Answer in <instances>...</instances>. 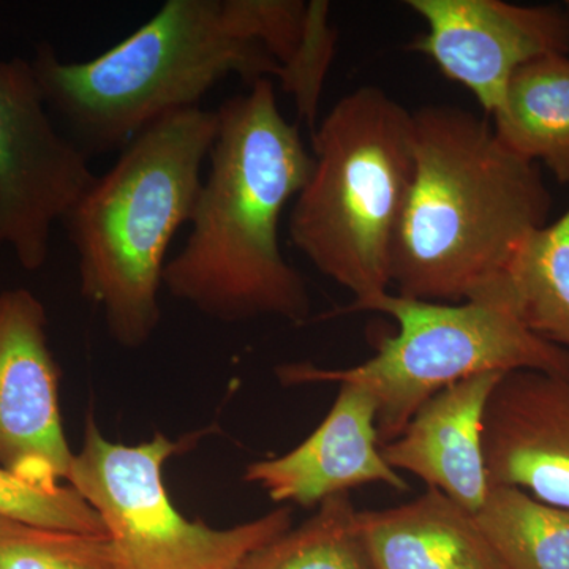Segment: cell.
<instances>
[{
    "label": "cell",
    "instance_id": "ac0fdd59",
    "mask_svg": "<svg viewBox=\"0 0 569 569\" xmlns=\"http://www.w3.org/2000/svg\"><path fill=\"white\" fill-rule=\"evenodd\" d=\"M238 569H373L350 493L318 505L317 515L253 550Z\"/></svg>",
    "mask_w": 569,
    "mask_h": 569
},
{
    "label": "cell",
    "instance_id": "8fae6325",
    "mask_svg": "<svg viewBox=\"0 0 569 569\" xmlns=\"http://www.w3.org/2000/svg\"><path fill=\"white\" fill-rule=\"evenodd\" d=\"M485 458L490 486L569 509V381L505 373L486 408Z\"/></svg>",
    "mask_w": 569,
    "mask_h": 569
},
{
    "label": "cell",
    "instance_id": "3957f363",
    "mask_svg": "<svg viewBox=\"0 0 569 569\" xmlns=\"http://www.w3.org/2000/svg\"><path fill=\"white\" fill-rule=\"evenodd\" d=\"M277 11V0H168L102 54L63 62L40 44L32 69L82 151H122L168 112L200 107L224 78L282 88L287 74L271 52Z\"/></svg>",
    "mask_w": 569,
    "mask_h": 569
},
{
    "label": "cell",
    "instance_id": "9a60e30c",
    "mask_svg": "<svg viewBox=\"0 0 569 569\" xmlns=\"http://www.w3.org/2000/svg\"><path fill=\"white\" fill-rule=\"evenodd\" d=\"M492 119L508 151L545 163L557 182L569 183V56H546L520 67Z\"/></svg>",
    "mask_w": 569,
    "mask_h": 569
},
{
    "label": "cell",
    "instance_id": "ffe728a7",
    "mask_svg": "<svg viewBox=\"0 0 569 569\" xmlns=\"http://www.w3.org/2000/svg\"><path fill=\"white\" fill-rule=\"evenodd\" d=\"M0 518L43 529L107 537L96 509L69 485L43 488L0 466Z\"/></svg>",
    "mask_w": 569,
    "mask_h": 569
},
{
    "label": "cell",
    "instance_id": "277c9868",
    "mask_svg": "<svg viewBox=\"0 0 569 569\" xmlns=\"http://www.w3.org/2000/svg\"><path fill=\"white\" fill-rule=\"evenodd\" d=\"M217 132V110L168 112L122 149L62 220L81 293L102 309L119 346H144L160 323L168 249L192 220Z\"/></svg>",
    "mask_w": 569,
    "mask_h": 569
},
{
    "label": "cell",
    "instance_id": "7c38bea8",
    "mask_svg": "<svg viewBox=\"0 0 569 569\" xmlns=\"http://www.w3.org/2000/svg\"><path fill=\"white\" fill-rule=\"evenodd\" d=\"M244 479L277 503L307 508L373 482L399 492L408 489L406 479L381 456L372 396L350 383H340L335 406L299 447L250 463Z\"/></svg>",
    "mask_w": 569,
    "mask_h": 569
},
{
    "label": "cell",
    "instance_id": "4fadbf2b",
    "mask_svg": "<svg viewBox=\"0 0 569 569\" xmlns=\"http://www.w3.org/2000/svg\"><path fill=\"white\" fill-rule=\"evenodd\" d=\"M505 373H481L427 399L399 438L381 447L389 467L418 477L475 515L489 496L485 417Z\"/></svg>",
    "mask_w": 569,
    "mask_h": 569
},
{
    "label": "cell",
    "instance_id": "9c48e42d",
    "mask_svg": "<svg viewBox=\"0 0 569 569\" xmlns=\"http://www.w3.org/2000/svg\"><path fill=\"white\" fill-rule=\"evenodd\" d=\"M425 20L408 50L427 56L445 77L473 93L492 116L512 74L553 54H569V10L501 0H408Z\"/></svg>",
    "mask_w": 569,
    "mask_h": 569
},
{
    "label": "cell",
    "instance_id": "30bf717a",
    "mask_svg": "<svg viewBox=\"0 0 569 569\" xmlns=\"http://www.w3.org/2000/svg\"><path fill=\"white\" fill-rule=\"evenodd\" d=\"M48 318L24 290L0 293V466L43 488L69 479L74 455L63 432L59 367Z\"/></svg>",
    "mask_w": 569,
    "mask_h": 569
},
{
    "label": "cell",
    "instance_id": "7a4b0ae2",
    "mask_svg": "<svg viewBox=\"0 0 569 569\" xmlns=\"http://www.w3.org/2000/svg\"><path fill=\"white\" fill-rule=\"evenodd\" d=\"M413 156L389 282L417 301L485 302L523 242L549 223L552 197L539 164L455 104L413 112Z\"/></svg>",
    "mask_w": 569,
    "mask_h": 569
},
{
    "label": "cell",
    "instance_id": "2e32d148",
    "mask_svg": "<svg viewBox=\"0 0 569 569\" xmlns=\"http://www.w3.org/2000/svg\"><path fill=\"white\" fill-rule=\"evenodd\" d=\"M485 305L511 310L533 335L569 351V208L523 242Z\"/></svg>",
    "mask_w": 569,
    "mask_h": 569
},
{
    "label": "cell",
    "instance_id": "52a82bcc",
    "mask_svg": "<svg viewBox=\"0 0 569 569\" xmlns=\"http://www.w3.org/2000/svg\"><path fill=\"white\" fill-rule=\"evenodd\" d=\"M182 443L163 433L140 445L114 443L91 415L86 418L67 485L102 519L116 569H238L253 550L291 529L290 507L233 529L187 519L163 481L164 463Z\"/></svg>",
    "mask_w": 569,
    "mask_h": 569
},
{
    "label": "cell",
    "instance_id": "ba28073f",
    "mask_svg": "<svg viewBox=\"0 0 569 569\" xmlns=\"http://www.w3.org/2000/svg\"><path fill=\"white\" fill-rule=\"evenodd\" d=\"M96 179L91 157L52 123L31 61L0 59V238L22 268L47 263L52 227Z\"/></svg>",
    "mask_w": 569,
    "mask_h": 569
},
{
    "label": "cell",
    "instance_id": "d6986e66",
    "mask_svg": "<svg viewBox=\"0 0 569 569\" xmlns=\"http://www.w3.org/2000/svg\"><path fill=\"white\" fill-rule=\"evenodd\" d=\"M0 569H116L108 537L0 518Z\"/></svg>",
    "mask_w": 569,
    "mask_h": 569
},
{
    "label": "cell",
    "instance_id": "e0dca14e",
    "mask_svg": "<svg viewBox=\"0 0 569 569\" xmlns=\"http://www.w3.org/2000/svg\"><path fill=\"white\" fill-rule=\"evenodd\" d=\"M475 519L507 569H569V509L490 486Z\"/></svg>",
    "mask_w": 569,
    "mask_h": 569
},
{
    "label": "cell",
    "instance_id": "5b68a950",
    "mask_svg": "<svg viewBox=\"0 0 569 569\" xmlns=\"http://www.w3.org/2000/svg\"><path fill=\"white\" fill-rule=\"evenodd\" d=\"M310 138L312 173L291 208V242L355 301L387 293L413 178V112L365 86L342 97Z\"/></svg>",
    "mask_w": 569,
    "mask_h": 569
},
{
    "label": "cell",
    "instance_id": "8992f818",
    "mask_svg": "<svg viewBox=\"0 0 569 569\" xmlns=\"http://www.w3.org/2000/svg\"><path fill=\"white\" fill-rule=\"evenodd\" d=\"M343 312H381L399 332L383 337L377 355L348 369L310 362L277 367L287 387L350 383L372 396L381 447L406 429L419 407L437 392L481 373L537 370L569 381V351L546 342L503 307L417 301L381 293L355 301Z\"/></svg>",
    "mask_w": 569,
    "mask_h": 569
},
{
    "label": "cell",
    "instance_id": "44dd1931",
    "mask_svg": "<svg viewBox=\"0 0 569 569\" xmlns=\"http://www.w3.org/2000/svg\"><path fill=\"white\" fill-rule=\"evenodd\" d=\"M2 244H3V241H2V238H0V246H2Z\"/></svg>",
    "mask_w": 569,
    "mask_h": 569
},
{
    "label": "cell",
    "instance_id": "5bb4252c",
    "mask_svg": "<svg viewBox=\"0 0 569 569\" xmlns=\"http://www.w3.org/2000/svg\"><path fill=\"white\" fill-rule=\"evenodd\" d=\"M373 569H507L475 515L437 489L400 507L358 511Z\"/></svg>",
    "mask_w": 569,
    "mask_h": 569
},
{
    "label": "cell",
    "instance_id": "6da1fadb",
    "mask_svg": "<svg viewBox=\"0 0 569 569\" xmlns=\"http://www.w3.org/2000/svg\"><path fill=\"white\" fill-rule=\"evenodd\" d=\"M217 114L189 238L164 266L163 288L223 323L276 317L302 325L309 290L279 238L284 208L312 173V153L280 111L272 80L254 81Z\"/></svg>",
    "mask_w": 569,
    "mask_h": 569
},
{
    "label": "cell",
    "instance_id": "7402d4cb",
    "mask_svg": "<svg viewBox=\"0 0 569 569\" xmlns=\"http://www.w3.org/2000/svg\"><path fill=\"white\" fill-rule=\"evenodd\" d=\"M565 6H567V7H568V10H569V0H568V2H567V3H565Z\"/></svg>",
    "mask_w": 569,
    "mask_h": 569
}]
</instances>
